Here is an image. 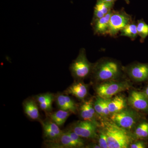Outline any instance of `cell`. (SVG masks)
Segmentation results:
<instances>
[{"mask_svg": "<svg viewBox=\"0 0 148 148\" xmlns=\"http://www.w3.org/2000/svg\"><path fill=\"white\" fill-rule=\"evenodd\" d=\"M72 114L70 111L59 109L58 111L53 112H51L48 114L49 117L60 127L65 124L67 119Z\"/></svg>", "mask_w": 148, "mask_h": 148, "instance_id": "20", "label": "cell"}, {"mask_svg": "<svg viewBox=\"0 0 148 148\" xmlns=\"http://www.w3.org/2000/svg\"><path fill=\"white\" fill-rule=\"evenodd\" d=\"M127 97L128 106L142 113L148 114V98L143 91L130 89Z\"/></svg>", "mask_w": 148, "mask_h": 148, "instance_id": "9", "label": "cell"}, {"mask_svg": "<svg viewBox=\"0 0 148 148\" xmlns=\"http://www.w3.org/2000/svg\"><path fill=\"white\" fill-rule=\"evenodd\" d=\"M41 123L42 125L43 137L46 141H57L63 133V131L60 129V127L49 117L41 121Z\"/></svg>", "mask_w": 148, "mask_h": 148, "instance_id": "11", "label": "cell"}, {"mask_svg": "<svg viewBox=\"0 0 148 148\" xmlns=\"http://www.w3.org/2000/svg\"><path fill=\"white\" fill-rule=\"evenodd\" d=\"M114 3L107 2L103 0H97L94 8L92 21L103 17L112 10Z\"/></svg>", "mask_w": 148, "mask_h": 148, "instance_id": "18", "label": "cell"}, {"mask_svg": "<svg viewBox=\"0 0 148 148\" xmlns=\"http://www.w3.org/2000/svg\"><path fill=\"white\" fill-rule=\"evenodd\" d=\"M85 148H101L98 143H91L88 145H86Z\"/></svg>", "mask_w": 148, "mask_h": 148, "instance_id": "26", "label": "cell"}, {"mask_svg": "<svg viewBox=\"0 0 148 148\" xmlns=\"http://www.w3.org/2000/svg\"><path fill=\"white\" fill-rule=\"evenodd\" d=\"M97 140L101 148H109L106 133L100 125L98 127Z\"/></svg>", "mask_w": 148, "mask_h": 148, "instance_id": "24", "label": "cell"}, {"mask_svg": "<svg viewBox=\"0 0 148 148\" xmlns=\"http://www.w3.org/2000/svg\"><path fill=\"white\" fill-rule=\"evenodd\" d=\"M125 75L130 80L135 82H143L148 80V64L133 63L123 66Z\"/></svg>", "mask_w": 148, "mask_h": 148, "instance_id": "8", "label": "cell"}, {"mask_svg": "<svg viewBox=\"0 0 148 148\" xmlns=\"http://www.w3.org/2000/svg\"><path fill=\"white\" fill-rule=\"evenodd\" d=\"M123 74V66L117 60L103 58L94 63L90 77L95 83L121 79Z\"/></svg>", "mask_w": 148, "mask_h": 148, "instance_id": "1", "label": "cell"}, {"mask_svg": "<svg viewBox=\"0 0 148 148\" xmlns=\"http://www.w3.org/2000/svg\"><path fill=\"white\" fill-rule=\"evenodd\" d=\"M106 133L109 148H129L135 139L132 132L117 125L110 119L100 122Z\"/></svg>", "mask_w": 148, "mask_h": 148, "instance_id": "2", "label": "cell"}, {"mask_svg": "<svg viewBox=\"0 0 148 148\" xmlns=\"http://www.w3.org/2000/svg\"><path fill=\"white\" fill-rule=\"evenodd\" d=\"M147 147L145 140H136L131 143L129 148H146Z\"/></svg>", "mask_w": 148, "mask_h": 148, "instance_id": "25", "label": "cell"}, {"mask_svg": "<svg viewBox=\"0 0 148 148\" xmlns=\"http://www.w3.org/2000/svg\"><path fill=\"white\" fill-rule=\"evenodd\" d=\"M132 132L135 140H147L148 139V121L143 119L136 125Z\"/></svg>", "mask_w": 148, "mask_h": 148, "instance_id": "19", "label": "cell"}, {"mask_svg": "<svg viewBox=\"0 0 148 148\" xmlns=\"http://www.w3.org/2000/svg\"><path fill=\"white\" fill-rule=\"evenodd\" d=\"M100 125L90 121L82 120L72 123L69 129L84 139L95 140L98 138Z\"/></svg>", "mask_w": 148, "mask_h": 148, "instance_id": "7", "label": "cell"}, {"mask_svg": "<svg viewBox=\"0 0 148 148\" xmlns=\"http://www.w3.org/2000/svg\"><path fill=\"white\" fill-rule=\"evenodd\" d=\"M132 21V16L124 9L113 10L110 18L108 35L113 38L116 37L123 29Z\"/></svg>", "mask_w": 148, "mask_h": 148, "instance_id": "6", "label": "cell"}, {"mask_svg": "<svg viewBox=\"0 0 148 148\" xmlns=\"http://www.w3.org/2000/svg\"><path fill=\"white\" fill-rule=\"evenodd\" d=\"M112 10L103 17L91 21V26L94 34L98 36L108 35L109 23Z\"/></svg>", "mask_w": 148, "mask_h": 148, "instance_id": "14", "label": "cell"}, {"mask_svg": "<svg viewBox=\"0 0 148 148\" xmlns=\"http://www.w3.org/2000/svg\"><path fill=\"white\" fill-rule=\"evenodd\" d=\"M108 106L111 115L125 108L128 106L127 98L121 93L108 99Z\"/></svg>", "mask_w": 148, "mask_h": 148, "instance_id": "17", "label": "cell"}, {"mask_svg": "<svg viewBox=\"0 0 148 148\" xmlns=\"http://www.w3.org/2000/svg\"><path fill=\"white\" fill-rule=\"evenodd\" d=\"M143 91L148 98V85L145 88V89H144V90H143Z\"/></svg>", "mask_w": 148, "mask_h": 148, "instance_id": "27", "label": "cell"}, {"mask_svg": "<svg viewBox=\"0 0 148 148\" xmlns=\"http://www.w3.org/2000/svg\"><path fill=\"white\" fill-rule=\"evenodd\" d=\"M143 118L142 113L128 105L125 108L110 117V119L117 125L131 132Z\"/></svg>", "mask_w": 148, "mask_h": 148, "instance_id": "4", "label": "cell"}, {"mask_svg": "<svg viewBox=\"0 0 148 148\" xmlns=\"http://www.w3.org/2000/svg\"><path fill=\"white\" fill-rule=\"evenodd\" d=\"M103 98L99 96H96L94 100V108L96 114L98 115L99 121L104 120L103 114Z\"/></svg>", "mask_w": 148, "mask_h": 148, "instance_id": "23", "label": "cell"}, {"mask_svg": "<svg viewBox=\"0 0 148 148\" xmlns=\"http://www.w3.org/2000/svg\"><path fill=\"white\" fill-rule=\"evenodd\" d=\"M55 101L60 110L70 111L73 114L77 112V104L69 95L65 93H57L55 95Z\"/></svg>", "mask_w": 148, "mask_h": 148, "instance_id": "13", "label": "cell"}, {"mask_svg": "<svg viewBox=\"0 0 148 148\" xmlns=\"http://www.w3.org/2000/svg\"><path fill=\"white\" fill-rule=\"evenodd\" d=\"M119 34L120 36L127 37L132 40H134L138 36L137 24L132 21L123 29Z\"/></svg>", "mask_w": 148, "mask_h": 148, "instance_id": "21", "label": "cell"}, {"mask_svg": "<svg viewBox=\"0 0 148 148\" xmlns=\"http://www.w3.org/2000/svg\"><path fill=\"white\" fill-rule=\"evenodd\" d=\"M94 65L88 59L85 49L82 48L70 65V71L75 80L84 81L91 75Z\"/></svg>", "mask_w": 148, "mask_h": 148, "instance_id": "5", "label": "cell"}, {"mask_svg": "<svg viewBox=\"0 0 148 148\" xmlns=\"http://www.w3.org/2000/svg\"><path fill=\"white\" fill-rule=\"evenodd\" d=\"M34 98L42 110L47 114L52 112V105L55 99V95L54 94L51 92H45L36 95Z\"/></svg>", "mask_w": 148, "mask_h": 148, "instance_id": "16", "label": "cell"}, {"mask_svg": "<svg viewBox=\"0 0 148 148\" xmlns=\"http://www.w3.org/2000/svg\"><path fill=\"white\" fill-rule=\"evenodd\" d=\"M138 36L141 38V40H144L148 36V25L142 19L138 20L137 24Z\"/></svg>", "mask_w": 148, "mask_h": 148, "instance_id": "22", "label": "cell"}, {"mask_svg": "<svg viewBox=\"0 0 148 148\" xmlns=\"http://www.w3.org/2000/svg\"><path fill=\"white\" fill-rule=\"evenodd\" d=\"M89 84L85 83L83 81L75 80L64 91V93L67 95H72L82 101L87 99L89 94Z\"/></svg>", "mask_w": 148, "mask_h": 148, "instance_id": "12", "label": "cell"}, {"mask_svg": "<svg viewBox=\"0 0 148 148\" xmlns=\"http://www.w3.org/2000/svg\"><path fill=\"white\" fill-rule=\"evenodd\" d=\"M94 98H90L82 101L78 105L77 112L83 120L90 121L100 125L98 116L94 108Z\"/></svg>", "mask_w": 148, "mask_h": 148, "instance_id": "10", "label": "cell"}, {"mask_svg": "<svg viewBox=\"0 0 148 148\" xmlns=\"http://www.w3.org/2000/svg\"><path fill=\"white\" fill-rule=\"evenodd\" d=\"M126 2V3L127 4H129L130 3V0H124Z\"/></svg>", "mask_w": 148, "mask_h": 148, "instance_id": "29", "label": "cell"}, {"mask_svg": "<svg viewBox=\"0 0 148 148\" xmlns=\"http://www.w3.org/2000/svg\"><path fill=\"white\" fill-rule=\"evenodd\" d=\"M103 1L107 2L115 3V2L117 0H103Z\"/></svg>", "mask_w": 148, "mask_h": 148, "instance_id": "28", "label": "cell"}, {"mask_svg": "<svg viewBox=\"0 0 148 148\" xmlns=\"http://www.w3.org/2000/svg\"><path fill=\"white\" fill-rule=\"evenodd\" d=\"M24 113L31 120H40L39 106L34 98H29L24 100L23 103Z\"/></svg>", "mask_w": 148, "mask_h": 148, "instance_id": "15", "label": "cell"}, {"mask_svg": "<svg viewBox=\"0 0 148 148\" xmlns=\"http://www.w3.org/2000/svg\"><path fill=\"white\" fill-rule=\"evenodd\" d=\"M131 87L130 81L119 79L95 84L94 89L97 96L109 99L123 91L129 90Z\"/></svg>", "mask_w": 148, "mask_h": 148, "instance_id": "3", "label": "cell"}]
</instances>
